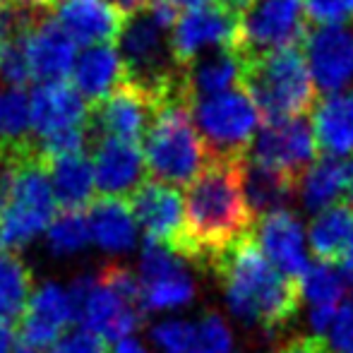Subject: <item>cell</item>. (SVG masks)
Segmentation results:
<instances>
[{"label": "cell", "mask_w": 353, "mask_h": 353, "mask_svg": "<svg viewBox=\"0 0 353 353\" xmlns=\"http://www.w3.org/2000/svg\"><path fill=\"white\" fill-rule=\"evenodd\" d=\"M243 159H212L188 185L185 236L176 252L192 265L210 270L255 228L257 216L243 188Z\"/></svg>", "instance_id": "1"}, {"label": "cell", "mask_w": 353, "mask_h": 353, "mask_svg": "<svg viewBox=\"0 0 353 353\" xmlns=\"http://www.w3.org/2000/svg\"><path fill=\"white\" fill-rule=\"evenodd\" d=\"M210 270L233 315L267 336L286 330L301 307L298 279L286 276L267 260L252 233L228 248Z\"/></svg>", "instance_id": "2"}, {"label": "cell", "mask_w": 353, "mask_h": 353, "mask_svg": "<svg viewBox=\"0 0 353 353\" xmlns=\"http://www.w3.org/2000/svg\"><path fill=\"white\" fill-rule=\"evenodd\" d=\"M243 87L267 121L305 118L317 106L315 79L298 46L243 56Z\"/></svg>", "instance_id": "3"}, {"label": "cell", "mask_w": 353, "mask_h": 353, "mask_svg": "<svg viewBox=\"0 0 353 353\" xmlns=\"http://www.w3.org/2000/svg\"><path fill=\"white\" fill-rule=\"evenodd\" d=\"M142 154L149 176L176 188L190 185L214 159L185 99H171L159 108L144 135Z\"/></svg>", "instance_id": "4"}, {"label": "cell", "mask_w": 353, "mask_h": 353, "mask_svg": "<svg viewBox=\"0 0 353 353\" xmlns=\"http://www.w3.org/2000/svg\"><path fill=\"white\" fill-rule=\"evenodd\" d=\"M192 121L214 159H243L260 128L262 113L245 87L197 99L190 103Z\"/></svg>", "instance_id": "5"}, {"label": "cell", "mask_w": 353, "mask_h": 353, "mask_svg": "<svg viewBox=\"0 0 353 353\" xmlns=\"http://www.w3.org/2000/svg\"><path fill=\"white\" fill-rule=\"evenodd\" d=\"M70 301L74 320L94 334L103 336L106 341L128 339L132 332L144 322V307L125 301L121 293L99 281L97 274H82L72 281Z\"/></svg>", "instance_id": "6"}, {"label": "cell", "mask_w": 353, "mask_h": 353, "mask_svg": "<svg viewBox=\"0 0 353 353\" xmlns=\"http://www.w3.org/2000/svg\"><path fill=\"white\" fill-rule=\"evenodd\" d=\"M307 32V17L303 0H255L241 17L238 51L243 56L276 51V48L303 46Z\"/></svg>", "instance_id": "7"}, {"label": "cell", "mask_w": 353, "mask_h": 353, "mask_svg": "<svg viewBox=\"0 0 353 353\" xmlns=\"http://www.w3.org/2000/svg\"><path fill=\"white\" fill-rule=\"evenodd\" d=\"M317 137L307 118L267 121L255 135L245 157L274 171L298 178L317 161Z\"/></svg>", "instance_id": "8"}, {"label": "cell", "mask_w": 353, "mask_h": 353, "mask_svg": "<svg viewBox=\"0 0 353 353\" xmlns=\"http://www.w3.org/2000/svg\"><path fill=\"white\" fill-rule=\"evenodd\" d=\"M241 17L223 10L219 3H207L178 14L171 29V53L178 68L190 65L202 53L216 48H236Z\"/></svg>", "instance_id": "9"}, {"label": "cell", "mask_w": 353, "mask_h": 353, "mask_svg": "<svg viewBox=\"0 0 353 353\" xmlns=\"http://www.w3.org/2000/svg\"><path fill=\"white\" fill-rule=\"evenodd\" d=\"M185 257L161 243L144 241L140 281L144 310H178L195 301V281L188 274Z\"/></svg>", "instance_id": "10"}, {"label": "cell", "mask_w": 353, "mask_h": 353, "mask_svg": "<svg viewBox=\"0 0 353 353\" xmlns=\"http://www.w3.org/2000/svg\"><path fill=\"white\" fill-rule=\"evenodd\" d=\"M161 103L142 87L123 79L103 101L94 103L89 116L92 137H116L125 142H140L147 135Z\"/></svg>", "instance_id": "11"}, {"label": "cell", "mask_w": 353, "mask_h": 353, "mask_svg": "<svg viewBox=\"0 0 353 353\" xmlns=\"http://www.w3.org/2000/svg\"><path fill=\"white\" fill-rule=\"evenodd\" d=\"M132 214L147 241L178 250L185 236V207L176 185L144 178L130 197Z\"/></svg>", "instance_id": "12"}, {"label": "cell", "mask_w": 353, "mask_h": 353, "mask_svg": "<svg viewBox=\"0 0 353 353\" xmlns=\"http://www.w3.org/2000/svg\"><path fill=\"white\" fill-rule=\"evenodd\" d=\"M305 61L315 87L325 94L346 92L353 84V27L322 24L307 32Z\"/></svg>", "instance_id": "13"}, {"label": "cell", "mask_w": 353, "mask_h": 353, "mask_svg": "<svg viewBox=\"0 0 353 353\" xmlns=\"http://www.w3.org/2000/svg\"><path fill=\"white\" fill-rule=\"evenodd\" d=\"M74 320L70 293L56 281H46L34 288L24 315L19 317V339L39 351L51 349L56 341L68 334V327Z\"/></svg>", "instance_id": "14"}, {"label": "cell", "mask_w": 353, "mask_h": 353, "mask_svg": "<svg viewBox=\"0 0 353 353\" xmlns=\"http://www.w3.org/2000/svg\"><path fill=\"white\" fill-rule=\"evenodd\" d=\"M51 17L74 43L97 46L118 41L128 14L111 0H56Z\"/></svg>", "instance_id": "15"}, {"label": "cell", "mask_w": 353, "mask_h": 353, "mask_svg": "<svg viewBox=\"0 0 353 353\" xmlns=\"http://www.w3.org/2000/svg\"><path fill=\"white\" fill-rule=\"evenodd\" d=\"M92 163L97 190L103 197H130L147 168L137 142L116 137H92Z\"/></svg>", "instance_id": "16"}, {"label": "cell", "mask_w": 353, "mask_h": 353, "mask_svg": "<svg viewBox=\"0 0 353 353\" xmlns=\"http://www.w3.org/2000/svg\"><path fill=\"white\" fill-rule=\"evenodd\" d=\"M29 113H32V132L41 140L53 132L89 125L92 108L72 84L58 79V82H39L32 89Z\"/></svg>", "instance_id": "17"}, {"label": "cell", "mask_w": 353, "mask_h": 353, "mask_svg": "<svg viewBox=\"0 0 353 353\" xmlns=\"http://www.w3.org/2000/svg\"><path fill=\"white\" fill-rule=\"evenodd\" d=\"M252 236L267 260L286 276L298 279L305 272V233H303V223L288 207L257 219Z\"/></svg>", "instance_id": "18"}, {"label": "cell", "mask_w": 353, "mask_h": 353, "mask_svg": "<svg viewBox=\"0 0 353 353\" xmlns=\"http://www.w3.org/2000/svg\"><path fill=\"white\" fill-rule=\"evenodd\" d=\"M74 46L77 43L48 12L27 37V61L32 77H37L39 82L65 79L77 61Z\"/></svg>", "instance_id": "19"}, {"label": "cell", "mask_w": 353, "mask_h": 353, "mask_svg": "<svg viewBox=\"0 0 353 353\" xmlns=\"http://www.w3.org/2000/svg\"><path fill=\"white\" fill-rule=\"evenodd\" d=\"M243 84V56L236 48H216L183 68V94L188 103L228 92Z\"/></svg>", "instance_id": "20"}, {"label": "cell", "mask_w": 353, "mask_h": 353, "mask_svg": "<svg viewBox=\"0 0 353 353\" xmlns=\"http://www.w3.org/2000/svg\"><path fill=\"white\" fill-rule=\"evenodd\" d=\"M72 87L84 97L87 103H99L125 79L123 58L113 43L87 46L72 65Z\"/></svg>", "instance_id": "21"}, {"label": "cell", "mask_w": 353, "mask_h": 353, "mask_svg": "<svg viewBox=\"0 0 353 353\" xmlns=\"http://www.w3.org/2000/svg\"><path fill=\"white\" fill-rule=\"evenodd\" d=\"M92 241L106 252H128L137 243V219L128 197H99L89 205Z\"/></svg>", "instance_id": "22"}, {"label": "cell", "mask_w": 353, "mask_h": 353, "mask_svg": "<svg viewBox=\"0 0 353 353\" xmlns=\"http://www.w3.org/2000/svg\"><path fill=\"white\" fill-rule=\"evenodd\" d=\"M312 130L317 147L327 157H353V92L327 94L312 108Z\"/></svg>", "instance_id": "23"}, {"label": "cell", "mask_w": 353, "mask_h": 353, "mask_svg": "<svg viewBox=\"0 0 353 353\" xmlns=\"http://www.w3.org/2000/svg\"><path fill=\"white\" fill-rule=\"evenodd\" d=\"M46 163L58 207L61 210H87L97 192L92 159L87 154H70V157L53 159Z\"/></svg>", "instance_id": "24"}, {"label": "cell", "mask_w": 353, "mask_h": 353, "mask_svg": "<svg viewBox=\"0 0 353 353\" xmlns=\"http://www.w3.org/2000/svg\"><path fill=\"white\" fill-rule=\"evenodd\" d=\"M243 188L255 216L286 210L288 202L298 197V178L255 163L248 157L243 159Z\"/></svg>", "instance_id": "25"}, {"label": "cell", "mask_w": 353, "mask_h": 353, "mask_svg": "<svg viewBox=\"0 0 353 353\" xmlns=\"http://www.w3.org/2000/svg\"><path fill=\"white\" fill-rule=\"evenodd\" d=\"M341 197L346 200L344 161L334 157L317 159L298 181V200L305 212L320 214L327 207L336 205Z\"/></svg>", "instance_id": "26"}, {"label": "cell", "mask_w": 353, "mask_h": 353, "mask_svg": "<svg viewBox=\"0 0 353 353\" xmlns=\"http://www.w3.org/2000/svg\"><path fill=\"white\" fill-rule=\"evenodd\" d=\"M353 233V202H336L310 221L307 241L320 262H339Z\"/></svg>", "instance_id": "27"}, {"label": "cell", "mask_w": 353, "mask_h": 353, "mask_svg": "<svg viewBox=\"0 0 353 353\" xmlns=\"http://www.w3.org/2000/svg\"><path fill=\"white\" fill-rule=\"evenodd\" d=\"M34 288L27 262L14 250H0V320L19 322Z\"/></svg>", "instance_id": "28"}, {"label": "cell", "mask_w": 353, "mask_h": 353, "mask_svg": "<svg viewBox=\"0 0 353 353\" xmlns=\"http://www.w3.org/2000/svg\"><path fill=\"white\" fill-rule=\"evenodd\" d=\"M89 241H92V228H89V216L84 210H61V214H56L46 228L48 250L56 257L74 255L84 250Z\"/></svg>", "instance_id": "29"}, {"label": "cell", "mask_w": 353, "mask_h": 353, "mask_svg": "<svg viewBox=\"0 0 353 353\" xmlns=\"http://www.w3.org/2000/svg\"><path fill=\"white\" fill-rule=\"evenodd\" d=\"M32 113H29V97L19 87L0 89V144H27L34 137Z\"/></svg>", "instance_id": "30"}, {"label": "cell", "mask_w": 353, "mask_h": 353, "mask_svg": "<svg viewBox=\"0 0 353 353\" xmlns=\"http://www.w3.org/2000/svg\"><path fill=\"white\" fill-rule=\"evenodd\" d=\"M298 286H301V296L310 303V307L317 305H336L344 296V288L349 286L341 274L336 272L330 262H312L305 267L301 276H298Z\"/></svg>", "instance_id": "31"}, {"label": "cell", "mask_w": 353, "mask_h": 353, "mask_svg": "<svg viewBox=\"0 0 353 353\" xmlns=\"http://www.w3.org/2000/svg\"><path fill=\"white\" fill-rule=\"evenodd\" d=\"M152 341L163 353H197V327L185 320L159 322L152 330Z\"/></svg>", "instance_id": "32"}, {"label": "cell", "mask_w": 353, "mask_h": 353, "mask_svg": "<svg viewBox=\"0 0 353 353\" xmlns=\"http://www.w3.org/2000/svg\"><path fill=\"white\" fill-rule=\"evenodd\" d=\"M32 79L27 61V41H0V82L5 87H19Z\"/></svg>", "instance_id": "33"}, {"label": "cell", "mask_w": 353, "mask_h": 353, "mask_svg": "<svg viewBox=\"0 0 353 353\" xmlns=\"http://www.w3.org/2000/svg\"><path fill=\"white\" fill-rule=\"evenodd\" d=\"M197 327V353H228L233 346V334L221 315L205 312L195 322Z\"/></svg>", "instance_id": "34"}, {"label": "cell", "mask_w": 353, "mask_h": 353, "mask_svg": "<svg viewBox=\"0 0 353 353\" xmlns=\"http://www.w3.org/2000/svg\"><path fill=\"white\" fill-rule=\"evenodd\" d=\"M307 22L317 24H346L353 22V0H303Z\"/></svg>", "instance_id": "35"}, {"label": "cell", "mask_w": 353, "mask_h": 353, "mask_svg": "<svg viewBox=\"0 0 353 353\" xmlns=\"http://www.w3.org/2000/svg\"><path fill=\"white\" fill-rule=\"evenodd\" d=\"M108 341L103 336L94 334L89 330H74V332H68L61 341L46 349L43 353H108Z\"/></svg>", "instance_id": "36"}, {"label": "cell", "mask_w": 353, "mask_h": 353, "mask_svg": "<svg viewBox=\"0 0 353 353\" xmlns=\"http://www.w3.org/2000/svg\"><path fill=\"white\" fill-rule=\"evenodd\" d=\"M332 353H353V298L336 310V317L330 327V341H327Z\"/></svg>", "instance_id": "37"}, {"label": "cell", "mask_w": 353, "mask_h": 353, "mask_svg": "<svg viewBox=\"0 0 353 353\" xmlns=\"http://www.w3.org/2000/svg\"><path fill=\"white\" fill-rule=\"evenodd\" d=\"M272 353H332V351L320 336L296 334V336H291V339L281 341L279 346H274Z\"/></svg>", "instance_id": "38"}, {"label": "cell", "mask_w": 353, "mask_h": 353, "mask_svg": "<svg viewBox=\"0 0 353 353\" xmlns=\"http://www.w3.org/2000/svg\"><path fill=\"white\" fill-rule=\"evenodd\" d=\"M336 310H339L336 305H317V307H310L307 322H310V327H312V332H315V336H320V334H325V332H330L332 322H334V317H336Z\"/></svg>", "instance_id": "39"}, {"label": "cell", "mask_w": 353, "mask_h": 353, "mask_svg": "<svg viewBox=\"0 0 353 353\" xmlns=\"http://www.w3.org/2000/svg\"><path fill=\"white\" fill-rule=\"evenodd\" d=\"M19 339V330L14 327V322L0 320V353H14Z\"/></svg>", "instance_id": "40"}, {"label": "cell", "mask_w": 353, "mask_h": 353, "mask_svg": "<svg viewBox=\"0 0 353 353\" xmlns=\"http://www.w3.org/2000/svg\"><path fill=\"white\" fill-rule=\"evenodd\" d=\"M339 265H341V274H344L346 283H349V286H353V233H351L349 243H346L344 252H341Z\"/></svg>", "instance_id": "41"}, {"label": "cell", "mask_w": 353, "mask_h": 353, "mask_svg": "<svg viewBox=\"0 0 353 353\" xmlns=\"http://www.w3.org/2000/svg\"><path fill=\"white\" fill-rule=\"evenodd\" d=\"M216 3L221 5L223 10H228L231 14H236V17H243V14L255 5V0H216Z\"/></svg>", "instance_id": "42"}, {"label": "cell", "mask_w": 353, "mask_h": 353, "mask_svg": "<svg viewBox=\"0 0 353 353\" xmlns=\"http://www.w3.org/2000/svg\"><path fill=\"white\" fill-rule=\"evenodd\" d=\"M111 3H116L118 8H121L123 12L130 17V14H135V12H140V10L147 8L149 0H111Z\"/></svg>", "instance_id": "43"}, {"label": "cell", "mask_w": 353, "mask_h": 353, "mask_svg": "<svg viewBox=\"0 0 353 353\" xmlns=\"http://www.w3.org/2000/svg\"><path fill=\"white\" fill-rule=\"evenodd\" d=\"M113 353H147V349H144V346L137 339H130V336H128V339L118 341L116 349H113Z\"/></svg>", "instance_id": "44"}, {"label": "cell", "mask_w": 353, "mask_h": 353, "mask_svg": "<svg viewBox=\"0 0 353 353\" xmlns=\"http://www.w3.org/2000/svg\"><path fill=\"white\" fill-rule=\"evenodd\" d=\"M344 176H346V202H353V157L344 161Z\"/></svg>", "instance_id": "45"}, {"label": "cell", "mask_w": 353, "mask_h": 353, "mask_svg": "<svg viewBox=\"0 0 353 353\" xmlns=\"http://www.w3.org/2000/svg\"><path fill=\"white\" fill-rule=\"evenodd\" d=\"M168 3H173L178 10L181 8H200V5H207V3H212V0H168Z\"/></svg>", "instance_id": "46"}, {"label": "cell", "mask_w": 353, "mask_h": 353, "mask_svg": "<svg viewBox=\"0 0 353 353\" xmlns=\"http://www.w3.org/2000/svg\"><path fill=\"white\" fill-rule=\"evenodd\" d=\"M22 3H29V5H37V8H43L51 12V5L56 3V0H22Z\"/></svg>", "instance_id": "47"}, {"label": "cell", "mask_w": 353, "mask_h": 353, "mask_svg": "<svg viewBox=\"0 0 353 353\" xmlns=\"http://www.w3.org/2000/svg\"><path fill=\"white\" fill-rule=\"evenodd\" d=\"M3 3H5V0H0V5H3Z\"/></svg>", "instance_id": "48"}]
</instances>
